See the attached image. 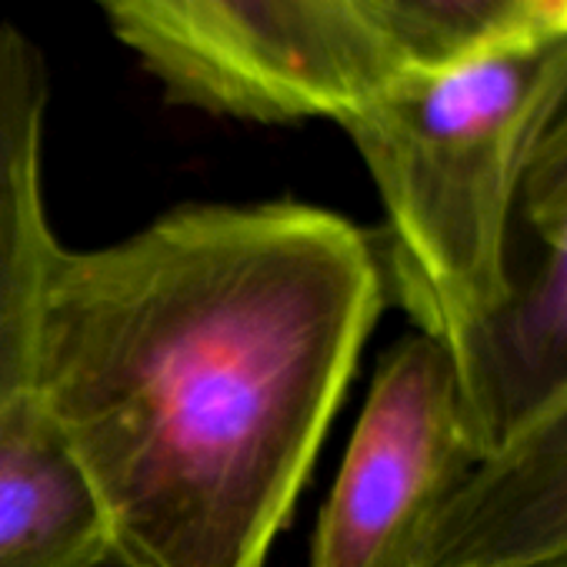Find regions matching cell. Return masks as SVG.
<instances>
[{
    "label": "cell",
    "instance_id": "30bf717a",
    "mask_svg": "<svg viewBox=\"0 0 567 567\" xmlns=\"http://www.w3.org/2000/svg\"><path fill=\"white\" fill-rule=\"evenodd\" d=\"M87 567H134V564H131V560H127L124 554H117L114 547H107V550H104V554H101L97 560H91Z\"/></svg>",
    "mask_w": 567,
    "mask_h": 567
},
{
    "label": "cell",
    "instance_id": "7a4b0ae2",
    "mask_svg": "<svg viewBox=\"0 0 567 567\" xmlns=\"http://www.w3.org/2000/svg\"><path fill=\"white\" fill-rule=\"evenodd\" d=\"M567 87V34L404 64L338 124L384 204L388 291L457 361L511 291L514 214Z\"/></svg>",
    "mask_w": 567,
    "mask_h": 567
},
{
    "label": "cell",
    "instance_id": "6da1fadb",
    "mask_svg": "<svg viewBox=\"0 0 567 567\" xmlns=\"http://www.w3.org/2000/svg\"><path fill=\"white\" fill-rule=\"evenodd\" d=\"M378 230L301 204H184L58 247L31 401L134 567H264L388 305Z\"/></svg>",
    "mask_w": 567,
    "mask_h": 567
},
{
    "label": "cell",
    "instance_id": "8992f818",
    "mask_svg": "<svg viewBox=\"0 0 567 567\" xmlns=\"http://www.w3.org/2000/svg\"><path fill=\"white\" fill-rule=\"evenodd\" d=\"M414 567H567V394L474 464Z\"/></svg>",
    "mask_w": 567,
    "mask_h": 567
},
{
    "label": "cell",
    "instance_id": "52a82bcc",
    "mask_svg": "<svg viewBox=\"0 0 567 567\" xmlns=\"http://www.w3.org/2000/svg\"><path fill=\"white\" fill-rule=\"evenodd\" d=\"M48 97L41 51L0 24V411L31 398L44 284L61 247L41 184Z\"/></svg>",
    "mask_w": 567,
    "mask_h": 567
},
{
    "label": "cell",
    "instance_id": "5b68a950",
    "mask_svg": "<svg viewBox=\"0 0 567 567\" xmlns=\"http://www.w3.org/2000/svg\"><path fill=\"white\" fill-rule=\"evenodd\" d=\"M530 254L501 311L454 361L477 461L567 394V87L530 154L514 230Z\"/></svg>",
    "mask_w": 567,
    "mask_h": 567
},
{
    "label": "cell",
    "instance_id": "3957f363",
    "mask_svg": "<svg viewBox=\"0 0 567 567\" xmlns=\"http://www.w3.org/2000/svg\"><path fill=\"white\" fill-rule=\"evenodd\" d=\"M167 97L250 124L341 121L404 68L368 0H97Z\"/></svg>",
    "mask_w": 567,
    "mask_h": 567
},
{
    "label": "cell",
    "instance_id": "ba28073f",
    "mask_svg": "<svg viewBox=\"0 0 567 567\" xmlns=\"http://www.w3.org/2000/svg\"><path fill=\"white\" fill-rule=\"evenodd\" d=\"M107 547L104 511L38 404L0 411V567H87Z\"/></svg>",
    "mask_w": 567,
    "mask_h": 567
},
{
    "label": "cell",
    "instance_id": "9c48e42d",
    "mask_svg": "<svg viewBox=\"0 0 567 567\" xmlns=\"http://www.w3.org/2000/svg\"><path fill=\"white\" fill-rule=\"evenodd\" d=\"M404 64H444L491 44L567 34V0H368Z\"/></svg>",
    "mask_w": 567,
    "mask_h": 567
},
{
    "label": "cell",
    "instance_id": "277c9868",
    "mask_svg": "<svg viewBox=\"0 0 567 567\" xmlns=\"http://www.w3.org/2000/svg\"><path fill=\"white\" fill-rule=\"evenodd\" d=\"M477 464L451 354L414 331L378 364L311 567H414L444 504Z\"/></svg>",
    "mask_w": 567,
    "mask_h": 567
}]
</instances>
